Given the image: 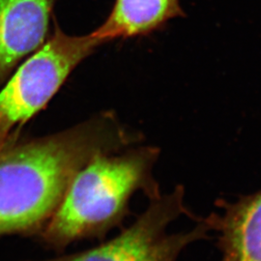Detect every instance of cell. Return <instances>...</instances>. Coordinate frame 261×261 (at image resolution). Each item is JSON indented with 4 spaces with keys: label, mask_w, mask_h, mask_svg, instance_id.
Returning <instances> with one entry per match:
<instances>
[{
    "label": "cell",
    "mask_w": 261,
    "mask_h": 261,
    "mask_svg": "<svg viewBox=\"0 0 261 261\" xmlns=\"http://www.w3.org/2000/svg\"><path fill=\"white\" fill-rule=\"evenodd\" d=\"M19 136L15 132L0 147V235H38L86 163L141 140L111 112L47 137Z\"/></svg>",
    "instance_id": "cell-1"
},
{
    "label": "cell",
    "mask_w": 261,
    "mask_h": 261,
    "mask_svg": "<svg viewBox=\"0 0 261 261\" xmlns=\"http://www.w3.org/2000/svg\"><path fill=\"white\" fill-rule=\"evenodd\" d=\"M161 151L140 145L102 153L81 168L46 226L38 234L56 250L87 238H103L130 215L137 192L148 199L162 195L154 168Z\"/></svg>",
    "instance_id": "cell-2"
},
{
    "label": "cell",
    "mask_w": 261,
    "mask_h": 261,
    "mask_svg": "<svg viewBox=\"0 0 261 261\" xmlns=\"http://www.w3.org/2000/svg\"><path fill=\"white\" fill-rule=\"evenodd\" d=\"M102 43L90 33H55L19 67L0 91V147L44 109L72 71Z\"/></svg>",
    "instance_id": "cell-3"
},
{
    "label": "cell",
    "mask_w": 261,
    "mask_h": 261,
    "mask_svg": "<svg viewBox=\"0 0 261 261\" xmlns=\"http://www.w3.org/2000/svg\"><path fill=\"white\" fill-rule=\"evenodd\" d=\"M181 216L196 219L185 203V188L177 185L170 193L150 199L149 205L128 228L93 249L46 261H177L192 243L208 238L209 226L197 220L194 229L168 233L169 224Z\"/></svg>",
    "instance_id": "cell-4"
},
{
    "label": "cell",
    "mask_w": 261,
    "mask_h": 261,
    "mask_svg": "<svg viewBox=\"0 0 261 261\" xmlns=\"http://www.w3.org/2000/svg\"><path fill=\"white\" fill-rule=\"evenodd\" d=\"M56 0H0V84L47 37Z\"/></svg>",
    "instance_id": "cell-5"
},
{
    "label": "cell",
    "mask_w": 261,
    "mask_h": 261,
    "mask_svg": "<svg viewBox=\"0 0 261 261\" xmlns=\"http://www.w3.org/2000/svg\"><path fill=\"white\" fill-rule=\"evenodd\" d=\"M215 205L220 211L203 220L218 234L221 261H261V190Z\"/></svg>",
    "instance_id": "cell-6"
},
{
    "label": "cell",
    "mask_w": 261,
    "mask_h": 261,
    "mask_svg": "<svg viewBox=\"0 0 261 261\" xmlns=\"http://www.w3.org/2000/svg\"><path fill=\"white\" fill-rule=\"evenodd\" d=\"M179 0H116L110 16L91 33L102 43L149 34L182 16Z\"/></svg>",
    "instance_id": "cell-7"
}]
</instances>
